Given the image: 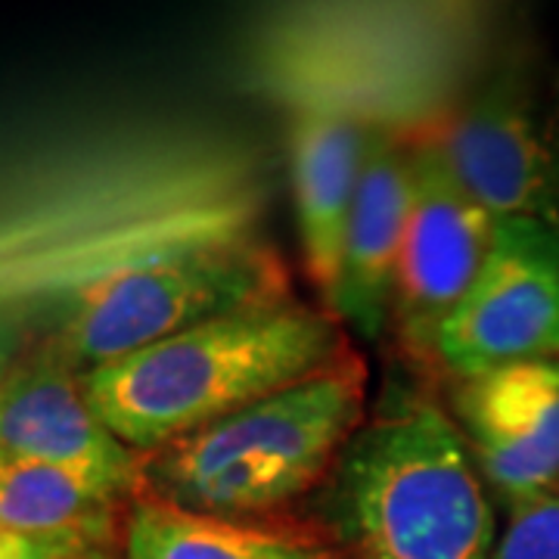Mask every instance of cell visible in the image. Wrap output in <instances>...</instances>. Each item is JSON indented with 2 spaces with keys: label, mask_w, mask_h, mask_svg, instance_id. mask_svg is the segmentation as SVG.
<instances>
[{
  "label": "cell",
  "mask_w": 559,
  "mask_h": 559,
  "mask_svg": "<svg viewBox=\"0 0 559 559\" xmlns=\"http://www.w3.org/2000/svg\"><path fill=\"white\" fill-rule=\"evenodd\" d=\"M352 352L342 320L299 299L215 318L84 370L97 417L138 454L311 380Z\"/></svg>",
  "instance_id": "1"
},
{
  "label": "cell",
  "mask_w": 559,
  "mask_h": 559,
  "mask_svg": "<svg viewBox=\"0 0 559 559\" xmlns=\"http://www.w3.org/2000/svg\"><path fill=\"white\" fill-rule=\"evenodd\" d=\"M323 510L345 559H495L498 520L454 417L395 392L323 481Z\"/></svg>",
  "instance_id": "2"
},
{
  "label": "cell",
  "mask_w": 559,
  "mask_h": 559,
  "mask_svg": "<svg viewBox=\"0 0 559 559\" xmlns=\"http://www.w3.org/2000/svg\"><path fill=\"white\" fill-rule=\"evenodd\" d=\"M367 380L352 348L318 377L143 454V495L221 520L280 516L326 481L367 423Z\"/></svg>",
  "instance_id": "3"
},
{
  "label": "cell",
  "mask_w": 559,
  "mask_h": 559,
  "mask_svg": "<svg viewBox=\"0 0 559 559\" xmlns=\"http://www.w3.org/2000/svg\"><path fill=\"white\" fill-rule=\"evenodd\" d=\"M289 299L296 296L277 249L227 224L91 267L62 296L47 342L84 373L209 320Z\"/></svg>",
  "instance_id": "4"
},
{
  "label": "cell",
  "mask_w": 559,
  "mask_h": 559,
  "mask_svg": "<svg viewBox=\"0 0 559 559\" xmlns=\"http://www.w3.org/2000/svg\"><path fill=\"white\" fill-rule=\"evenodd\" d=\"M419 134L491 218L559 230V103L535 60L498 66Z\"/></svg>",
  "instance_id": "5"
},
{
  "label": "cell",
  "mask_w": 559,
  "mask_h": 559,
  "mask_svg": "<svg viewBox=\"0 0 559 559\" xmlns=\"http://www.w3.org/2000/svg\"><path fill=\"white\" fill-rule=\"evenodd\" d=\"M525 360H559V230L503 218L479 277L441 326L436 367L460 382Z\"/></svg>",
  "instance_id": "6"
},
{
  "label": "cell",
  "mask_w": 559,
  "mask_h": 559,
  "mask_svg": "<svg viewBox=\"0 0 559 559\" xmlns=\"http://www.w3.org/2000/svg\"><path fill=\"white\" fill-rule=\"evenodd\" d=\"M414 200L395 283L392 333L411 364L436 367L444 320L479 277L495 224L432 140L414 134Z\"/></svg>",
  "instance_id": "7"
},
{
  "label": "cell",
  "mask_w": 559,
  "mask_h": 559,
  "mask_svg": "<svg viewBox=\"0 0 559 559\" xmlns=\"http://www.w3.org/2000/svg\"><path fill=\"white\" fill-rule=\"evenodd\" d=\"M0 454L60 466L128 503L143 495V454L97 417L81 370L47 340L0 382Z\"/></svg>",
  "instance_id": "8"
},
{
  "label": "cell",
  "mask_w": 559,
  "mask_h": 559,
  "mask_svg": "<svg viewBox=\"0 0 559 559\" xmlns=\"http://www.w3.org/2000/svg\"><path fill=\"white\" fill-rule=\"evenodd\" d=\"M451 417L503 507L559 495V360H525L454 382Z\"/></svg>",
  "instance_id": "9"
},
{
  "label": "cell",
  "mask_w": 559,
  "mask_h": 559,
  "mask_svg": "<svg viewBox=\"0 0 559 559\" xmlns=\"http://www.w3.org/2000/svg\"><path fill=\"white\" fill-rule=\"evenodd\" d=\"M373 121L352 94L336 87L299 94L289 116V180L305 274L326 311L340 280L342 246Z\"/></svg>",
  "instance_id": "10"
},
{
  "label": "cell",
  "mask_w": 559,
  "mask_h": 559,
  "mask_svg": "<svg viewBox=\"0 0 559 559\" xmlns=\"http://www.w3.org/2000/svg\"><path fill=\"white\" fill-rule=\"evenodd\" d=\"M414 200V140L399 124L373 121L358 197L342 246L340 280L330 311L358 340L392 333L395 283Z\"/></svg>",
  "instance_id": "11"
},
{
  "label": "cell",
  "mask_w": 559,
  "mask_h": 559,
  "mask_svg": "<svg viewBox=\"0 0 559 559\" xmlns=\"http://www.w3.org/2000/svg\"><path fill=\"white\" fill-rule=\"evenodd\" d=\"M121 559H345L333 535L283 516L221 520L138 495L128 503Z\"/></svg>",
  "instance_id": "12"
},
{
  "label": "cell",
  "mask_w": 559,
  "mask_h": 559,
  "mask_svg": "<svg viewBox=\"0 0 559 559\" xmlns=\"http://www.w3.org/2000/svg\"><path fill=\"white\" fill-rule=\"evenodd\" d=\"M128 500L38 460L0 454V532L66 547H121Z\"/></svg>",
  "instance_id": "13"
},
{
  "label": "cell",
  "mask_w": 559,
  "mask_h": 559,
  "mask_svg": "<svg viewBox=\"0 0 559 559\" xmlns=\"http://www.w3.org/2000/svg\"><path fill=\"white\" fill-rule=\"evenodd\" d=\"M495 559H559V495L510 503Z\"/></svg>",
  "instance_id": "14"
},
{
  "label": "cell",
  "mask_w": 559,
  "mask_h": 559,
  "mask_svg": "<svg viewBox=\"0 0 559 559\" xmlns=\"http://www.w3.org/2000/svg\"><path fill=\"white\" fill-rule=\"evenodd\" d=\"M0 559H119L116 550H97V547H66V544H47V540L16 538L0 532Z\"/></svg>",
  "instance_id": "15"
},
{
  "label": "cell",
  "mask_w": 559,
  "mask_h": 559,
  "mask_svg": "<svg viewBox=\"0 0 559 559\" xmlns=\"http://www.w3.org/2000/svg\"><path fill=\"white\" fill-rule=\"evenodd\" d=\"M28 326H25V311L0 301V382L13 373V367L28 355Z\"/></svg>",
  "instance_id": "16"
}]
</instances>
